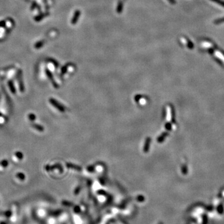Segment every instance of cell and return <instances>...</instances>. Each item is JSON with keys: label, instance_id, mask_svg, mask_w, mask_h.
<instances>
[{"label": "cell", "instance_id": "1", "mask_svg": "<svg viewBox=\"0 0 224 224\" xmlns=\"http://www.w3.org/2000/svg\"><path fill=\"white\" fill-rule=\"evenodd\" d=\"M211 1H214L217 4H219L220 6H222L224 7V1H222V0H211Z\"/></svg>", "mask_w": 224, "mask_h": 224}, {"label": "cell", "instance_id": "2", "mask_svg": "<svg viewBox=\"0 0 224 224\" xmlns=\"http://www.w3.org/2000/svg\"><path fill=\"white\" fill-rule=\"evenodd\" d=\"M224 22V18H222L221 19H217L215 21V24H219V23H222V22Z\"/></svg>", "mask_w": 224, "mask_h": 224}]
</instances>
